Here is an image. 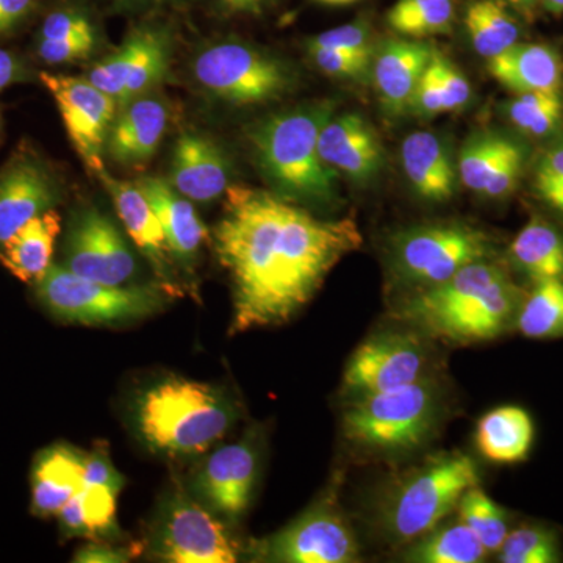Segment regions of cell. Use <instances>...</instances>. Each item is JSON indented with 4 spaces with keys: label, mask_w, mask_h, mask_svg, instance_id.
I'll return each mask as SVG.
<instances>
[{
    "label": "cell",
    "mask_w": 563,
    "mask_h": 563,
    "mask_svg": "<svg viewBox=\"0 0 563 563\" xmlns=\"http://www.w3.org/2000/svg\"><path fill=\"white\" fill-rule=\"evenodd\" d=\"M211 235L232 284L231 333L290 321L363 236L354 218L321 220L274 191L231 185Z\"/></svg>",
    "instance_id": "6da1fadb"
},
{
    "label": "cell",
    "mask_w": 563,
    "mask_h": 563,
    "mask_svg": "<svg viewBox=\"0 0 563 563\" xmlns=\"http://www.w3.org/2000/svg\"><path fill=\"white\" fill-rule=\"evenodd\" d=\"M520 306V291L509 274L481 261L415 292L404 302L401 317L437 339L468 344L501 335Z\"/></svg>",
    "instance_id": "7a4b0ae2"
},
{
    "label": "cell",
    "mask_w": 563,
    "mask_h": 563,
    "mask_svg": "<svg viewBox=\"0 0 563 563\" xmlns=\"http://www.w3.org/2000/svg\"><path fill=\"white\" fill-rule=\"evenodd\" d=\"M333 113L335 102L325 99L272 114L252 128L255 162L276 195L299 206L339 201V174L322 162L318 147Z\"/></svg>",
    "instance_id": "3957f363"
},
{
    "label": "cell",
    "mask_w": 563,
    "mask_h": 563,
    "mask_svg": "<svg viewBox=\"0 0 563 563\" xmlns=\"http://www.w3.org/2000/svg\"><path fill=\"white\" fill-rule=\"evenodd\" d=\"M133 420L141 442L151 451L187 457L207 453L224 439L236 410L217 385L169 376L140 393Z\"/></svg>",
    "instance_id": "277c9868"
},
{
    "label": "cell",
    "mask_w": 563,
    "mask_h": 563,
    "mask_svg": "<svg viewBox=\"0 0 563 563\" xmlns=\"http://www.w3.org/2000/svg\"><path fill=\"white\" fill-rule=\"evenodd\" d=\"M474 485L479 472L470 455H433L393 485L380 517L385 533L395 543L415 542L453 514Z\"/></svg>",
    "instance_id": "5b68a950"
},
{
    "label": "cell",
    "mask_w": 563,
    "mask_h": 563,
    "mask_svg": "<svg viewBox=\"0 0 563 563\" xmlns=\"http://www.w3.org/2000/svg\"><path fill=\"white\" fill-rule=\"evenodd\" d=\"M35 295L52 317L81 325H114L143 320L162 312L176 296L158 282L107 285L85 279L54 263L36 282Z\"/></svg>",
    "instance_id": "8992f818"
},
{
    "label": "cell",
    "mask_w": 563,
    "mask_h": 563,
    "mask_svg": "<svg viewBox=\"0 0 563 563\" xmlns=\"http://www.w3.org/2000/svg\"><path fill=\"white\" fill-rule=\"evenodd\" d=\"M191 73L210 98L233 107L279 101L298 84L290 63L240 40L207 44L192 60Z\"/></svg>",
    "instance_id": "52a82bcc"
},
{
    "label": "cell",
    "mask_w": 563,
    "mask_h": 563,
    "mask_svg": "<svg viewBox=\"0 0 563 563\" xmlns=\"http://www.w3.org/2000/svg\"><path fill=\"white\" fill-rule=\"evenodd\" d=\"M439 418V395L428 379L354 398L343 418L350 442L363 450L399 453L420 446Z\"/></svg>",
    "instance_id": "ba28073f"
},
{
    "label": "cell",
    "mask_w": 563,
    "mask_h": 563,
    "mask_svg": "<svg viewBox=\"0 0 563 563\" xmlns=\"http://www.w3.org/2000/svg\"><path fill=\"white\" fill-rule=\"evenodd\" d=\"M492 242L462 222H437L404 231L393 240V272L406 284L428 288L472 265L488 261Z\"/></svg>",
    "instance_id": "9c48e42d"
},
{
    "label": "cell",
    "mask_w": 563,
    "mask_h": 563,
    "mask_svg": "<svg viewBox=\"0 0 563 563\" xmlns=\"http://www.w3.org/2000/svg\"><path fill=\"white\" fill-rule=\"evenodd\" d=\"M152 554L172 563H233L240 547L209 507L176 490L152 533Z\"/></svg>",
    "instance_id": "30bf717a"
},
{
    "label": "cell",
    "mask_w": 563,
    "mask_h": 563,
    "mask_svg": "<svg viewBox=\"0 0 563 563\" xmlns=\"http://www.w3.org/2000/svg\"><path fill=\"white\" fill-rule=\"evenodd\" d=\"M172 57V31L162 22L133 27L120 47L96 63L87 79L117 99L120 107L146 95L166 76Z\"/></svg>",
    "instance_id": "8fae6325"
},
{
    "label": "cell",
    "mask_w": 563,
    "mask_h": 563,
    "mask_svg": "<svg viewBox=\"0 0 563 563\" xmlns=\"http://www.w3.org/2000/svg\"><path fill=\"white\" fill-rule=\"evenodd\" d=\"M258 558L282 563H350L358 559V543L343 515L322 501L255 543Z\"/></svg>",
    "instance_id": "7c38bea8"
},
{
    "label": "cell",
    "mask_w": 563,
    "mask_h": 563,
    "mask_svg": "<svg viewBox=\"0 0 563 563\" xmlns=\"http://www.w3.org/2000/svg\"><path fill=\"white\" fill-rule=\"evenodd\" d=\"M40 79L57 102L70 143L81 162L88 172L99 176L106 172L103 157L107 139L120 111V103L99 90L87 77L79 79L41 73Z\"/></svg>",
    "instance_id": "4fadbf2b"
},
{
    "label": "cell",
    "mask_w": 563,
    "mask_h": 563,
    "mask_svg": "<svg viewBox=\"0 0 563 563\" xmlns=\"http://www.w3.org/2000/svg\"><path fill=\"white\" fill-rule=\"evenodd\" d=\"M63 266L107 285H131L139 273V263L120 229L95 207L77 211L70 220Z\"/></svg>",
    "instance_id": "5bb4252c"
},
{
    "label": "cell",
    "mask_w": 563,
    "mask_h": 563,
    "mask_svg": "<svg viewBox=\"0 0 563 563\" xmlns=\"http://www.w3.org/2000/svg\"><path fill=\"white\" fill-rule=\"evenodd\" d=\"M428 355L412 333L384 332L361 344L344 369L352 398L396 390L424 379Z\"/></svg>",
    "instance_id": "9a60e30c"
},
{
    "label": "cell",
    "mask_w": 563,
    "mask_h": 563,
    "mask_svg": "<svg viewBox=\"0 0 563 563\" xmlns=\"http://www.w3.org/2000/svg\"><path fill=\"white\" fill-rule=\"evenodd\" d=\"M63 198L60 177L35 152L21 151L0 169V247L22 225Z\"/></svg>",
    "instance_id": "2e32d148"
},
{
    "label": "cell",
    "mask_w": 563,
    "mask_h": 563,
    "mask_svg": "<svg viewBox=\"0 0 563 563\" xmlns=\"http://www.w3.org/2000/svg\"><path fill=\"white\" fill-rule=\"evenodd\" d=\"M258 477V451L251 437L218 448L195 477V492L211 512L236 521L250 507Z\"/></svg>",
    "instance_id": "e0dca14e"
},
{
    "label": "cell",
    "mask_w": 563,
    "mask_h": 563,
    "mask_svg": "<svg viewBox=\"0 0 563 563\" xmlns=\"http://www.w3.org/2000/svg\"><path fill=\"white\" fill-rule=\"evenodd\" d=\"M124 477L114 468L106 446L85 455L84 485L58 512V525L66 537H99L117 526L118 496Z\"/></svg>",
    "instance_id": "ac0fdd59"
},
{
    "label": "cell",
    "mask_w": 563,
    "mask_h": 563,
    "mask_svg": "<svg viewBox=\"0 0 563 563\" xmlns=\"http://www.w3.org/2000/svg\"><path fill=\"white\" fill-rule=\"evenodd\" d=\"M106 190L113 199L118 217L124 224L125 232L143 257L150 262L158 284L180 295L179 282L174 276V257L162 222L139 185L117 179L109 173L99 174Z\"/></svg>",
    "instance_id": "d6986e66"
},
{
    "label": "cell",
    "mask_w": 563,
    "mask_h": 563,
    "mask_svg": "<svg viewBox=\"0 0 563 563\" xmlns=\"http://www.w3.org/2000/svg\"><path fill=\"white\" fill-rule=\"evenodd\" d=\"M318 147L329 168L355 184H369L383 172V141L369 121L354 111L333 113L322 128Z\"/></svg>",
    "instance_id": "ffe728a7"
},
{
    "label": "cell",
    "mask_w": 563,
    "mask_h": 563,
    "mask_svg": "<svg viewBox=\"0 0 563 563\" xmlns=\"http://www.w3.org/2000/svg\"><path fill=\"white\" fill-rule=\"evenodd\" d=\"M433 46L417 38L385 40L374 51L372 79L385 113L402 117L410 103L422 74L432 58Z\"/></svg>",
    "instance_id": "44dd1931"
},
{
    "label": "cell",
    "mask_w": 563,
    "mask_h": 563,
    "mask_svg": "<svg viewBox=\"0 0 563 563\" xmlns=\"http://www.w3.org/2000/svg\"><path fill=\"white\" fill-rule=\"evenodd\" d=\"M231 163L217 141L184 132L173 150L169 184L196 203L217 201L231 187Z\"/></svg>",
    "instance_id": "7402d4cb"
},
{
    "label": "cell",
    "mask_w": 563,
    "mask_h": 563,
    "mask_svg": "<svg viewBox=\"0 0 563 563\" xmlns=\"http://www.w3.org/2000/svg\"><path fill=\"white\" fill-rule=\"evenodd\" d=\"M168 103L158 96L141 95L120 107L109 139L106 155L122 166L150 162L168 131Z\"/></svg>",
    "instance_id": "603a6c76"
},
{
    "label": "cell",
    "mask_w": 563,
    "mask_h": 563,
    "mask_svg": "<svg viewBox=\"0 0 563 563\" xmlns=\"http://www.w3.org/2000/svg\"><path fill=\"white\" fill-rule=\"evenodd\" d=\"M135 184L162 222L174 262L181 268L191 269L199 251L209 239V229L192 202L181 196L168 180L157 176L141 177Z\"/></svg>",
    "instance_id": "cb8c5ba5"
},
{
    "label": "cell",
    "mask_w": 563,
    "mask_h": 563,
    "mask_svg": "<svg viewBox=\"0 0 563 563\" xmlns=\"http://www.w3.org/2000/svg\"><path fill=\"white\" fill-rule=\"evenodd\" d=\"M404 174L422 201H450L457 188V161L439 133L420 131L406 136L401 147Z\"/></svg>",
    "instance_id": "d4e9b609"
},
{
    "label": "cell",
    "mask_w": 563,
    "mask_h": 563,
    "mask_svg": "<svg viewBox=\"0 0 563 563\" xmlns=\"http://www.w3.org/2000/svg\"><path fill=\"white\" fill-rule=\"evenodd\" d=\"M85 455L69 444H52L35 455L31 473V510L35 517H57L84 485Z\"/></svg>",
    "instance_id": "484cf974"
},
{
    "label": "cell",
    "mask_w": 563,
    "mask_h": 563,
    "mask_svg": "<svg viewBox=\"0 0 563 563\" xmlns=\"http://www.w3.org/2000/svg\"><path fill=\"white\" fill-rule=\"evenodd\" d=\"M487 69L493 79L515 95L561 90V57L553 47L544 44H514L487 60Z\"/></svg>",
    "instance_id": "4316f807"
},
{
    "label": "cell",
    "mask_w": 563,
    "mask_h": 563,
    "mask_svg": "<svg viewBox=\"0 0 563 563\" xmlns=\"http://www.w3.org/2000/svg\"><path fill=\"white\" fill-rule=\"evenodd\" d=\"M60 232V213L55 209L44 211L0 247V263L18 280L35 285L51 268Z\"/></svg>",
    "instance_id": "83f0119b"
},
{
    "label": "cell",
    "mask_w": 563,
    "mask_h": 563,
    "mask_svg": "<svg viewBox=\"0 0 563 563\" xmlns=\"http://www.w3.org/2000/svg\"><path fill=\"white\" fill-rule=\"evenodd\" d=\"M531 415L517 406H504L481 418L476 429L479 453L495 463L525 461L533 442Z\"/></svg>",
    "instance_id": "f1b7e54d"
},
{
    "label": "cell",
    "mask_w": 563,
    "mask_h": 563,
    "mask_svg": "<svg viewBox=\"0 0 563 563\" xmlns=\"http://www.w3.org/2000/svg\"><path fill=\"white\" fill-rule=\"evenodd\" d=\"M510 258L536 284L563 279V236L547 221L533 218L510 244Z\"/></svg>",
    "instance_id": "f546056e"
},
{
    "label": "cell",
    "mask_w": 563,
    "mask_h": 563,
    "mask_svg": "<svg viewBox=\"0 0 563 563\" xmlns=\"http://www.w3.org/2000/svg\"><path fill=\"white\" fill-rule=\"evenodd\" d=\"M465 29L473 49L487 60L520 43V25L503 0L470 2L465 11Z\"/></svg>",
    "instance_id": "4dcf8cb0"
},
{
    "label": "cell",
    "mask_w": 563,
    "mask_h": 563,
    "mask_svg": "<svg viewBox=\"0 0 563 563\" xmlns=\"http://www.w3.org/2000/svg\"><path fill=\"white\" fill-rule=\"evenodd\" d=\"M415 542L407 553V561L410 562L477 563L487 555L479 537L461 520L440 528L437 526Z\"/></svg>",
    "instance_id": "1f68e13d"
},
{
    "label": "cell",
    "mask_w": 563,
    "mask_h": 563,
    "mask_svg": "<svg viewBox=\"0 0 563 563\" xmlns=\"http://www.w3.org/2000/svg\"><path fill=\"white\" fill-rule=\"evenodd\" d=\"M518 146L517 141L496 132H474L459 152V180L470 191L484 196L488 181Z\"/></svg>",
    "instance_id": "d6a6232c"
},
{
    "label": "cell",
    "mask_w": 563,
    "mask_h": 563,
    "mask_svg": "<svg viewBox=\"0 0 563 563\" xmlns=\"http://www.w3.org/2000/svg\"><path fill=\"white\" fill-rule=\"evenodd\" d=\"M457 0H396L387 11L393 32L424 40L453 31Z\"/></svg>",
    "instance_id": "836d02e7"
},
{
    "label": "cell",
    "mask_w": 563,
    "mask_h": 563,
    "mask_svg": "<svg viewBox=\"0 0 563 563\" xmlns=\"http://www.w3.org/2000/svg\"><path fill=\"white\" fill-rule=\"evenodd\" d=\"M515 320L529 339L563 336V279L537 282Z\"/></svg>",
    "instance_id": "e575fe53"
},
{
    "label": "cell",
    "mask_w": 563,
    "mask_h": 563,
    "mask_svg": "<svg viewBox=\"0 0 563 563\" xmlns=\"http://www.w3.org/2000/svg\"><path fill=\"white\" fill-rule=\"evenodd\" d=\"M563 103L559 91L520 92L506 103L507 120L529 136H547L562 120Z\"/></svg>",
    "instance_id": "d590c367"
},
{
    "label": "cell",
    "mask_w": 563,
    "mask_h": 563,
    "mask_svg": "<svg viewBox=\"0 0 563 563\" xmlns=\"http://www.w3.org/2000/svg\"><path fill=\"white\" fill-rule=\"evenodd\" d=\"M457 510L459 520L470 526L472 531L479 537L487 553L499 551L509 533L506 512L493 501L483 488H479V485H474L463 495Z\"/></svg>",
    "instance_id": "8d00e7d4"
},
{
    "label": "cell",
    "mask_w": 563,
    "mask_h": 563,
    "mask_svg": "<svg viewBox=\"0 0 563 563\" xmlns=\"http://www.w3.org/2000/svg\"><path fill=\"white\" fill-rule=\"evenodd\" d=\"M559 558V543L553 531L539 526L509 531L499 548V561L504 563H554Z\"/></svg>",
    "instance_id": "74e56055"
},
{
    "label": "cell",
    "mask_w": 563,
    "mask_h": 563,
    "mask_svg": "<svg viewBox=\"0 0 563 563\" xmlns=\"http://www.w3.org/2000/svg\"><path fill=\"white\" fill-rule=\"evenodd\" d=\"M90 32H99L90 9L81 0H68L44 16L40 25L38 40L65 38Z\"/></svg>",
    "instance_id": "f35d334b"
},
{
    "label": "cell",
    "mask_w": 563,
    "mask_h": 563,
    "mask_svg": "<svg viewBox=\"0 0 563 563\" xmlns=\"http://www.w3.org/2000/svg\"><path fill=\"white\" fill-rule=\"evenodd\" d=\"M307 46L328 47L350 52L357 57L373 60L374 47L372 27L368 22L358 20L350 24L340 25V27L325 31L320 35L312 36L307 41Z\"/></svg>",
    "instance_id": "ab89813d"
},
{
    "label": "cell",
    "mask_w": 563,
    "mask_h": 563,
    "mask_svg": "<svg viewBox=\"0 0 563 563\" xmlns=\"http://www.w3.org/2000/svg\"><path fill=\"white\" fill-rule=\"evenodd\" d=\"M307 54L322 74L333 79L362 81L372 77L373 60L368 58L357 57L350 52L317 46H307Z\"/></svg>",
    "instance_id": "60d3db41"
},
{
    "label": "cell",
    "mask_w": 563,
    "mask_h": 563,
    "mask_svg": "<svg viewBox=\"0 0 563 563\" xmlns=\"http://www.w3.org/2000/svg\"><path fill=\"white\" fill-rule=\"evenodd\" d=\"M533 179L540 198L553 209L563 211V136L544 150Z\"/></svg>",
    "instance_id": "b9f144b4"
},
{
    "label": "cell",
    "mask_w": 563,
    "mask_h": 563,
    "mask_svg": "<svg viewBox=\"0 0 563 563\" xmlns=\"http://www.w3.org/2000/svg\"><path fill=\"white\" fill-rule=\"evenodd\" d=\"M99 43V32L80 33L65 38H36V55L47 65L87 60Z\"/></svg>",
    "instance_id": "7bdbcfd3"
},
{
    "label": "cell",
    "mask_w": 563,
    "mask_h": 563,
    "mask_svg": "<svg viewBox=\"0 0 563 563\" xmlns=\"http://www.w3.org/2000/svg\"><path fill=\"white\" fill-rule=\"evenodd\" d=\"M448 111H453L450 99H448L431 62H429L428 69L422 74L417 91H415L409 113L420 118H433L448 113Z\"/></svg>",
    "instance_id": "ee69618b"
},
{
    "label": "cell",
    "mask_w": 563,
    "mask_h": 563,
    "mask_svg": "<svg viewBox=\"0 0 563 563\" xmlns=\"http://www.w3.org/2000/svg\"><path fill=\"white\" fill-rule=\"evenodd\" d=\"M431 65L442 84L448 99H450L453 111L465 109L472 101V85L457 66L450 58L444 57L442 52L433 47Z\"/></svg>",
    "instance_id": "f6af8a7d"
},
{
    "label": "cell",
    "mask_w": 563,
    "mask_h": 563,
    "mask_svg": "<svg viewBox=\"0 0 563 563\" xmlns=\"http://www.w3.org/2000/svg\"><path fill=\"white\" fill-rule=\"evenodd\" d=\"M525 168V151L518 146L499 166L498 172L488 181L485 188V198L501 199L509 196L517 188L521 173Z\"/></svg>",
    "instance_id": "bcb514c9"
},
{
    "label": "cell",
    "mask_w": 563,
    "mask_h": 563,
    "mask_svg": "<svg viewBox=\"0 0 563 563\" xmlns=\"http://www.w3.org/2000/svg\"><path fill=\"white\" fill-rule=\"evenodd\" d=\"M38 7L40 0H0V35L18 31Z\"/></svg>",
    "instance_id": "7dc6e473"
},
{
    "label": "cell",
    "mask_w": 563,
    "mask_h": 563,
    "mask_svg": "<svg viewBox=\"0 0 563 563\" xmlns=\"http://www.w3.org/2000/svg\"><path fill=\"white\" fill-rule=\"evenodd\" d=\"M209 3L222 16L262 18L276 0H209Z\"/></svg>",
    "instance_id": "c3c4849f"
},
{
    "label": "cell",
    "mask_w": 563,
    "mask_h": 563,
    "mask_svg": "<svg viewBox=\"0 0 563 563\" xmlns=\"http://www.w3.org/2000/svg\"><path fill=\"white\" fill-rule=\"evenodd\" d=\"M131 558V553L121 550V548L102 543H88L76 551L73 561L77 563H122L128 562Z\"/></svg>",
    "instance_id": "681fc988"
},
{
    "label": "cell",
    "mask_w": 563,
    "mask_h": 563,
    "mask_svg": "<svg viewBox=\"0 0 563 563\" xmlns=\"http://www.w3.org/2000/svg\"><path fill=\"white\" fill-rule=\"evenodd\" d=\"M111 10L120 13H144L161 10L163 7H179L187 0H106Z\"/></svg>",
    "instance_id": "f907efd6"
},
{
    "label": "cell",
    "mask_w": 563,
    "mask_h": 563,
    "mask_svg": "<svg viewBox=\"0 0 563 563\" xmlns=\"http://www.w3.org/2000/svg\"><path fill=\"white\" fill-rule=\"evenodd\" d=\"M25 79V68L10 51L0 49V92Z\"/></svg>",
    "instance_id": "816d5d0a"
},
{
    "label": "cell",
    "mask_w": 563,
    "mask_h": 563,
    "mask_svg": "<svg viewBox=\"0 0 563 563\" xmlns=\"http://www.w3.org/2000/svg\"><path fill=\"white\" fill-rule=\"evenodd\" d=\"M543 9L553 14L563 13V0H540Z\"/></svg>",
    "instance_id": "f5cc1de1"
},
{
    "label": "cell",
    "mask_w": 563,
    "mask_h": 563,
    "mask_svg": "<svg viewBox=\"0 0 563 563\" xmlns=\"http://www.w3.org/2000/svg\"><path fill=\"white\" fill-rule=\"evenodd\" d=\"M503 2H509L510 5L518 7L520 10H531L539 0H503Z\"/></svg>",
    "instance_id": "db71d44e"
},
{
    "label": "cell",
    "mask_w": 563,
    "mask_h": 563,
    "mask_svg": "<svg viewBox=\"0 0 563 563\" xmlns=\"http://www.w3.org/2000/svg\"><path fill=\"white\" fill-rule=\"evenodd\" d=\"M324 5H351V3L361 2V0H317Z\"/></svg>",
    "instance_id": "11a10c76"
},
{
    "label": "cell",
    "mask_w": 563,
    "mask_h": 563,
    "mask_svg": "<svg viewBox=\"0 0 563 563\" xmlns=\"http://www.w3.org/2000/svg\"><path fill=\"white\" fill-rule=\"evenodd\" d=\"M0 132H2V117H0Z\"/></svg>",
    "instance_id": "9f6ffc18"
}]
</instances>
